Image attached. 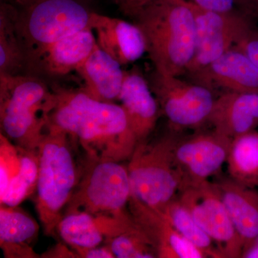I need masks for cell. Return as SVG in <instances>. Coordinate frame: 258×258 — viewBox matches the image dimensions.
I'll use <instances>...</instances> for the list:
<instances>
[{
  "mask_svg": "<svg viewBox=\"0 0 258 258\" xmlns=\"http://www.w3.org/2000/svg\"><path fill=\"white\" fill-rule=\"evenodd\" d=\"M46 118V125L77 140L87 157L123 162L138 144L120 105L95 99L82 89H55Z\"/></svg>",
  "mask_w": 258,
  "mask_h": 258,
  "instance_id": "1",
  "label": "cell"
},
{
  "mask_svg": "<svg viewBox=\"0 0 258 258\" xmlns=\"http://www.w3.org/2000/svg\"><path fill=\"white\" fill-rule=\"evenodd\" d=\"M130 18L143 33L153 68L161 74L184 75L196 45L189 0H147Z\"/></svg>",
  "mask_w": 258,
  "mask_h": 258,
  "instance_id": "2",
  "label": "cell"
},
{
  "mask_svg": "<svg viewBox=\"0 0 258 258\" xmlns=\"http://www.w3.org/2000/svg\"><path fill=\"white\" fill-rule=\"evenodd\" d=\"M70 139L63 131L46 125L37 148L35 204L44 232L48 236L56 232L81 176Z\"/></svg>",
  "mask_w": 258,
  "mask_h": 258,
  "instance_id": "3",
  "label": "cell"
},
{
  "mask_svg": "<svg viewBox=\"0 0 258 258\" xmlns=\"http://www.w3.org/2000/svg\"><path fill=\"white\" fill-rule=\"evenodd\" d=\"M52 96L53 91L32 75L0 74L1 133L18 147L36 150Z\"/></svg>",
  "mask_w": 258,
  "mask_h": 258,
  "instance_id": "4",
  "label": "cell"
},
{
  "mask_svg": "<svg viewBox=\"0 0 258 258\" xmlns=\"http://www.w3.org/2000/svg\"><path fill=\"white\" fill-rule=\"evenodd\" d=\"M13 5L27 70L52 44L90 28L92 13L78 0H28L20 6Z\"/></svg>",
  "mask_w": 258,
  "mask_h": 258,
  "instance_id": "5",
  "label": "cell"
},
{
  "mask_svg": "<svg viewBox=\"0 0 258 258\" xmlns=\"http://www.w3.org/2000/svg\"><path fill=\"white\" fill-rule=\"evenodd\" d=\"M174 136L139 142L128 160L132 197L159 212L179 195L183 177L174 160Z\"/></svg>",
  "mask_w": 258,
  "mask_h": 258,
  "instance_id": "6",
  "label": "cell"
},
{
  "mask_svg": "<svg viewBox=\"0 0 258 258\" xmlns=\"http://www.w3.org/2000/svg\"><path fill=\"white\" fill-rule=\"evenodd\" d=\"M132 196L128 167L122 162L87 157L79 183L64 215H120L127 212Z\"/></svg>",
  "mask_w": 258,
  "mask_h": 258,
  "instance_id": "7",
  "label": "cell"
},
{
  "mask_svg": "<svg viewBox=\"0 0 258 258\" xmlns=\"http://www.w3.org/2000/svg\"><path fill=\"white\" fill-rule=\"evenodd\" d=\"M179 77L161 74L153 68L147 79L159 108L174 130L198 128L208 123L215 103L213 91Z\"/></svg>",
  "mask_w": 258,
  "mask_h": 258,
  "instance_id": "8",
  "label": "cell"
},
{
  "mask_svg": "<svg viewBox=\"0 0 258 258\" xmlns=\"http://www.w3.org/2000/svg\"><path fill=\"white\" fill-rule=\"evenodd\" d=\"M199 225L213 240L223 258L242 257L243 244L215 183L183 185L178 195Z\"/></svg>",
  "mask_w": 258,
  "mask_h": 258,
  "instance_id": "9",
  "label": "cell"
},
{
  "mask_svg": "<svg viewBox=\"0 0 258 258\" xmlns=\"http://www.w3.org/2000/svg\"><path fill=\"white\" fill-rule=\"evenodd\" d=\"M196 25L195 54L184 75L192 77L230 50L251 19L202 9L189 1Z\"/></svg>",
  "mask_w": 258,
  "mask_h": 258,
  "instance_id": "10",
  "label": "cell"
},
{
  "mask_svg": "<svg viewBox=\"0 0 258 258\" xmlns=\"http://www.w3.org/2000/svg\"><path fill=\"white\" fill-rule=\"evenodd\" d=\"M232 139L211 132L176 139L174 160L182 174V185L208 181L227 161Z\"/></svg>",
  "mask_w": 258,
  "mask_h": 258,
  "instance_id": "11",
  "label": "cell"
},
{
  "mask_svg": "<svg viewBox=\"0 0 258 258\" xmlns=\"http://www.w3.org/2000/svg\"><path fill=\"white\" fill-rule=\"evenodd\" d=\"M138 229L128 212L120 215H92L79 212L64 215L56 232L69 247L88 248Z\"/></svg>",
  "mask_w": 258,
  "mask_h": 258,
  "instance_id": "12",
  "label": "cell"
},
{
  "mask_svg": "<svg viewBox=\"0 0 258 258\" xmlns=\"http://www.w3.org/2000/svg\"><path fill=\"white\" fill-rule=\"evenodd\" d=\"M129 212L147 236L159 258H207L206 254L180 235L162 213L131 196Z\"/></svg>",
  "mask_w": 258,
  "mask_h": 258,
  "instance_id": "13",
  "label": "cell"
},
{
  "mask_svg": "<svg viewBox=\"0 0 258 258\" xmlns=\"http://www.w3.org/2000/svg\"><path fill=\"white\" fill-rule=\"evenodd\" d=\"M190 79L212 91L220 88L225 92L258 93V68L235 47Z\"/></svg>",
  "mask_w": 258,
  "mask_h": 258,
  "instance_id": "14",
  "label": "cell"
},
{
  "mask_svg": "<svg viewBox=\"0 0 258 258\" xmlns=\"http://www.w3.org/2000/svg\"><path fill=\"white\" fill-rule=\"evenodd\" d=\"M90 28L98 47L121 66L138 60L147 52L143 33L133 23L92 13Z\"/></svg>",
  "mask_w": 258,
  "mask_h": 258,
  "instance_id": "15",
  "label": "cell"
},
{
  "mask_svg": "<svg viewBox=\"0 0 258 258\" xmlns=\"http://www.w3.org/2000/svg\"><path fill=\"white\" fill-rule=\"evenodd\" d=\"M118 101L138 143L149 139L159 119V106L147 78L137 68L125 71Z\"/></svg>",
  "mask_w": 258,
  "mask_h": 258,
  "instance_id": "16",
  "label": "cell"
},
{
  "mask_svg": "<svg viewBox=\"0 0 258 258\" xmlns=\"http://www.w3.org/2000/svg\"><path fill=\"white\" fill-rule=\"evenodd\" d=\"M208 123L217 133L234 139L258 127V93L226 91L215 98Z\"/></svg>",
  "mask_w": 258,
  "mask_h": 258,
  "instance_id": "17",
  "label": "cell"
},
{
  "mask_svg": "<svg viewBox=\"0 0 258 258\" xmlns=\"http://www.w3.org/2000/svg\"><path fill=\"white\" fill-rule=\"evenodd\" d=\"M214 183L242 240L243 257L258 240V191L230 177Z\"/></svg>",
  "mask_w": 258,
  "mask_h": 258,
  "instance_id": "18",
  "label": "cell"
},
{
  "mask_svg": "<svg viewBox=\"0 0 258 258\" xmlns=\"http://www.w3.org/2000/svg\"><path fill=\"white\" fill-rule=\"evenodd\" d=\"M96 45L92 29H84L45 48L32 62L29 71H41L54 76L69 74L79 69Z\"/></svg>",
  "mask_w": 258,
  "mask_h": 258,
  "instance_id": "19",
  "label": "cell"
},
{
  "mask_svg": "<svg viewBox=\"0 0 258 258\" xmlns=\"http://www.w3.org/2000/svg\"><path fill=\"white\" fill-rule=\"evenodd\" d=\"M121 66L96 45L76 70L84 81L85 93L99 101L114 103L119 98L124 79Z\"/></svg>",
  "mask_w": 258,
  "mask_h": 258,
  "instance_id": "20",
  "label": "cell"
},
{
  "mask_svg": "<svg viewBox=\"0 0 258 258\" xmlns=\"http://www.w3.org/2000/svg\"><path fill=\"white\" fill-rule=\"evenodd\" d=\"M39 230L36 220L23 209L1 205L0 247L5 258L40 257L33 249Z\"/></svg>",
  "mask_w": 258,
  "mask_h": 258,
  "instance_id": "21",
  "label": "cell"
},
{
  "mask_svg": "<svg viewBox=\"0 0 258 258\" xmlns=\"http://www.w3.org/2000/svg\"><path fill=\"white\" fill-rule=\"evenodd\" d=\"M226 163L230 179L248 187L258 186V132L232 139Z\"/></svg>",
  "mask_w": 258,
  "mask_h": 258,
  "instance_id": "22",
  "label": "cell"
},
{
  "mask_svg": "<svg viewBox=\"0 0 258 258\" xmlns=\"http://www.w3.org/2000/svg\"><path fill=\"white\" fill-rule=\"evenodd\" d=\"M15 9L2 0L0 8V74L18 76L27 69L26 58L17 33Z\"/></svg>",
  "mask_w": 258,
  "mask_h": 258,
  "instance_id": "23",
  "label": "cell"
},
{
  "mask_svg": "<svg viewBox=\"0 0 258 258\" xmlns=\"http://www.w3.org/2000/svg\"><path fill=\"white\" fill-rule=\"evenodd\" d=\"M18 147L20 154V169L18 174L10 181L4 193L0 195L1 205L19 206L36 191L39 169L37 149L30 150Z\"/></svg>",
  "mask_w": 258,
  "mask_h": 258,
  "instance_id": "24",
  "label": "cell"
},
{
  "mask_svg": "<svg viewBox=\"0 0 258 258\" xmlns=\"http://www.w3.org/2000/svg\"><path fill=\"white\" fill-rule=\"evenodd\" d=\"M161 213L168 219L180 235L200 249L207 257L223 258L215 242L195 221L178 197L173 200Z\"/></svg>",
  "mask_w": 258,
  "mask_h": 258,
  "instance_id": "25",
  "label": "cell"
},
{
  "mask_svg": "<svg viewBox=\"0 0 258 258\" xmlns=\"http://www.w3.org/2000/svg\"><path fill=\"white\" fill-rule=\"evenodd\" d=\"M105 244L116 258L157 257L152 242L139 227L134 232L109 239Z\"/></svg>",
  "mask_w": 258,
  "mask_h": 258,
  "instance_id": "26",
  "label": "cell"
},
{
  "mask_svg": "<svg viewBox=\"0 0 258 258\" xmlns=\"http://www.w3.org/2000/svg\"><path fill=\"white\" fill-rule=\"evenodd\" d=\"M20 169L19 149L4 134H0V195Z\"/></svg>",
  "mask_w": 258,
  "mask_h": 258,
  "instance_id": "27",
  "label": "cell"
},
{
  "mask_svg": "<svg viewBox=\"0 0 258 258\" xmlns=\"http://www.w3.org/2000/svg\"><path fill=\"white\" fill-rule=\"evenodd\" d=\"M189 1L199 8L208 10V11L222 13V14L237 15V16L251 19L246 12L242 0H189Z\"/></svg>",
  "mask_w": 258,
  "mask_h": 258,
  "instance_id": "28",
  "label": "cell"
},
{
  "mask_svg": "<svg viewBox=\"0 0 258 258\" xmlns=\"http://www.w3.org/2000/svg\"><path fill=\"white\" fill-rule=\"evenodd\" d=\"M233 47L242 50L258 68V26L251 22L246 27Z\"/></svg>",
  "mask_w": 258,
  "mask_h": 258,
  "instance_id": "29",
  "label": "cell"
},
{
  "mask_svg": "<svg viewBox=\"0 0 258 258\" xmlns=\"http://www.w3.org/2000/svg\"><path fill=\"white\" fill-rule=\"evenodd\" d=\"M79 258H115L114 254L107 244L103 246L82 248V247H71Z\"/></svg>",
  "mask_w": 258,
  "mask_h": 258,
  "instance_id": "30",
  "label": "cell"
},
{
  "mask_svg": "<svg viewBox=\"0 0 258 258\" xmlns=\"http://www.w3.org/2000/svg\"><path fill=\"white\" fill-rule=\"evenodd\" d=\"M147 0H115L123 14L130 18Z\"/></svg>",
  "mask_w": 258,
  "mask_h": 258,
  "instance_id": "31",
  "label": "cell"
},
{
  "mask_svg": "<svg viewBox=\"0 0 258 258\" xmlns=\"http://www.w3.org/2000/svg\"><path fill=\"white\" fill-rule=\"evenodd\" d=\"M42 257H73L77 258V254L70 247L68 248L64 244H57L53 248L42 254Z\"/></svg>",
  "mask_w": 258,
  "mask_h": 258,
  "instance_id": "32",
  "label": "cell"
},
{
  "mask_svg": "<svg viewBox=\"0 0 258 258\" xmlns=\"http://www.w3.org/2000/svg\"><path fill=\"white\" fill-rule=\"evenodd\" d=\"M246 12L254 22L258 21V0H242Z\"/></svg>",
  "mask_w": 258,
  "mask_h": 258,
  "instance_id": "33",
  "label": "cell"
},
{
  "mask_svg": "<svg viewBox=\"0 0 258 258\" xmlns=\"http://www.w3.org/2000/svg\"><path fill=\"white\" fill-rule=\"evenodd\" d=\"M5 1L16 5V6H20V5H23L25 4V3H26L28 0H5Z\"/></svg>",
  "mask_w": 258,
  "mask_h": 258,
  "instance_id": "34",
  "label": "cell"
}]
</instances>
